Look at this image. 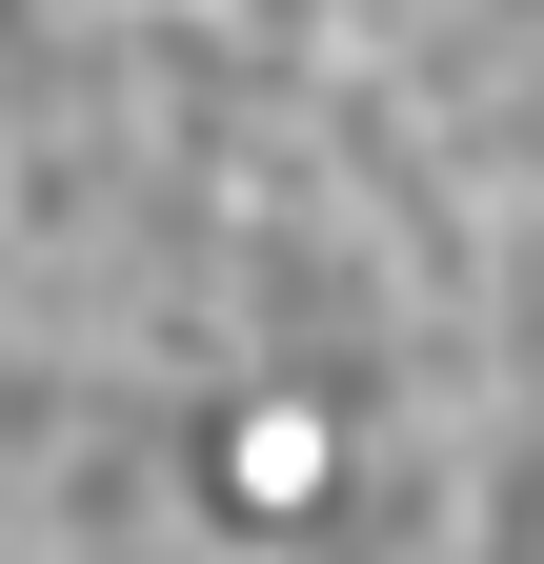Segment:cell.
<instances>
[{"label":"cell","mask_w":544,"mask_h":564,"mask_svg":"<svg viewBox=\"0 0 544 564\" xmlns=\"http://www.w3.org/2000/svg\"><path fill=\"white\" fill-rule=\"evenodd\" d=\"M202 484H222V524H323V505H344V423H323L303 383H262V403L222 423Z\"/></svg>","instance_id":"1"}]
</instances>
